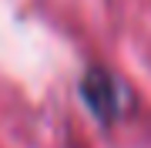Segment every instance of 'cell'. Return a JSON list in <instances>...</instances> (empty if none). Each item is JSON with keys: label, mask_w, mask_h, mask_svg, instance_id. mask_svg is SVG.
<instances>
[{"label": "cell", "mask_w": 151, "mask_h": 148, "mask_svg": "<svg viewBox=\"0 0 151 148\" xmlns=\"http://www.w3.org/2000/svg\"><path fill=\"white\" fill-rule=\"evenodd\" d=\"M124 98V88L114 77H108L104 71H94L91 77L84 81V101H87V108L94 111V115H101V118H114L121 111V101Z\"/></svg>", "instance_id": "1"}]
</instances>
